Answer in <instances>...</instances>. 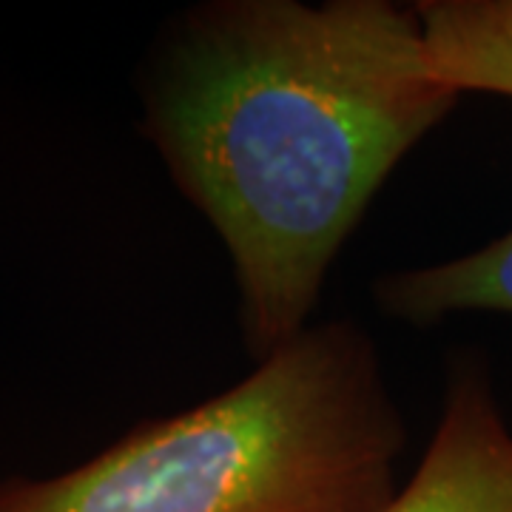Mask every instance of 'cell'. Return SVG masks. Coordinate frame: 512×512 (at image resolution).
I'll list each match as a JSON object with an SVG mask.
<instances>
[{
  "label": "cell",
  "mask_w": 512,
  "mask_h": 512,
  "mask_svg": "<svg viewBox=\"0 0 512 512\" xmlns=\"http://www.w3.org/2000/svg\"><path fill=\"white\" fill-rule=\"evenodd\" d=\"M456 100L387 0H222L165 37L146 134L231 254L256 362L308 330L367 202Z\"/></svg>",
  "instance_id": "cell-1"
},
{
  "label": "cell",
  "mask_w": 512,
  "mask_h": 512,
  "mask_svg": "<svg viewBox=\"0 0 512 512\" xmlns=\"http://www.w3.org/2000/svg\"><path fill=\"white\" fill-rule=\"evenodd\" d=\"M402 450L373 342L328 322L63 476L3 481L0 512H382Z\"/></svg>",
  "instance_id": "cell-2"
},
{
  "label": "cell",
  "mask_w": 512,
  "mask_h": 512,
  "mask_svg": "<svg viewBox=\"0 0 512 512\" xmlns=\"http://www.w3.org/2000/svg\"><path fill=\"white\" fill-rule=\"evenodd\" d=\"M382 512H512V433L478 370L453 376L416 476Z\"/></svg>",
  "instance_id": "cell-3"
},
{
  "label": "cell",
  "mask_w": 512,
  "mask_h": 512,
  "mask_svg": "<svg viewBox=\"0 0 512 512\" xmlns=\"http://www.w3.org/2000/svg\"><path fill=\"white\" fill-rule=\"evenodd\" d=\"M430 69L461 97H512V0H424L413 6Z\"/></svg>",
  "instance_id": "cell-4"
},
{
  "label": "cell",
  "mask_w": 512,
  "mask_h": 512,
  "mask_svg": "<svg viewBox=\"0 0 512 512\" xmlns=\"http://www.w3.org/2000/svg\"><path fill=\"white\" fill-rule=\"evenodd\" d=\"M376 299L384 313L419 325L464 311L512 313V231L476 254L387 276Z\"/></svg>",
  "instance_id": "cell-5"
}]
</instances>
